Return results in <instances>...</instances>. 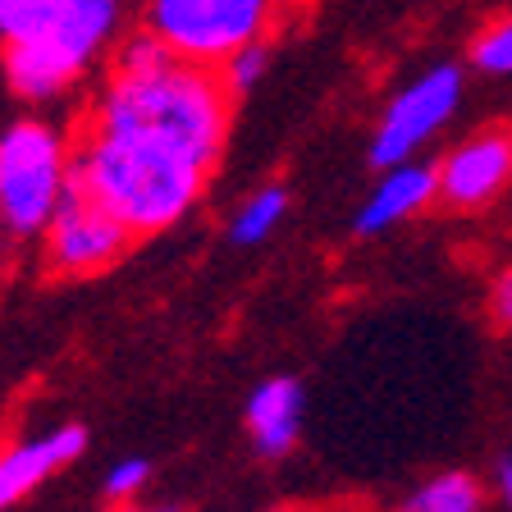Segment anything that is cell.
Masks as SVG:
<instances>
[{
    "mask_svg": "<svg viewBox=\"0 0 512 512\" xmlns=\"http://www.w3.org/2000/svg\"><path fill=\"white\" fill-rule=\"evenodd\" d=\"M234 124L220 69L192 60L115 69L74 142V183L106 202L133 238L174 229L202 202Z\"/></svg>",
    "mask_w": 512,
    "mask_h": 512,
    "instance_id": "6da1fadb",
    "label": "cell"
},
{
    "mask_svg": "<svg viewBox=\"0 0 512 512\" xmlns=\"http://www.w3.org/2000/svg\"><path fill=\"white\" fill-rule=\"evenodd\" d=\"M124 0H74L46 32L28 42H5V78L23 101H51L69 92L101 55L115 46Z\"/></svg>",
    "mask_w": 512,
    "mask_h": 512,
    "instance_id": "7a4b0ae2",
    "label": "cell"
},
{
    "mask_svg": "<svg viewBox=\"0 0 512 512\" xmlns=\"http://www.w3.org/2000/svg\"><path fill=\"white\" fill-rule=\"evenodd\" d=\"M74 183V147L46 119H14L0 133V215L10 238H37Z\"/></svg>",
    "mask_w": 512,
    "mask_h": 512,
    "instance_id": "3957f363",
    "label": "cell"
},
{
    "mask_svg": "<svg viewBox=\"0 0 512 512\" xmlns=\"http://www.w3.org/2000/svg\"><path fill=\"white\" fill-rule=\"evenodd\" d=\"M288 0H142V28L170 55L220 69L234 51L266 42Z\"/></svg>",
    "mask_w": 512,
    "mask_h": 512,
    "instance_id": "277c9868",
    "label": "cell"
},
{
    "mask_svg": "<svg viewBox=\"0 0 512 512\" xmlns=\"http://www.w3.org/2000/svg\"><path fill=\"white\" fill-rule=\"evenodd\" d=\"M462 96H467V69L453 60H439L430 69H421L416 78H407L375 119L366 160L375 170L416 160L453 124V115L462 110Z\"/></svg>",
    "mask_w": 512,
    "mask_h": 512,
    "instance_id": "5b68a950",
    "label": "cell"
},
{
    "mask_svg": "<svg viewBox=\"0 0 512 512\" xmlns=\"http://www.w3.org/2000/svg\"><path fill=\"white\" fill-rule=\"evenodd\" d=\"M42 238H46V261L60 275H101L128 252L133 229L106 202H96L87 188L69 183V192L60 197Z\"/></svg>",
    "mask_w": 512,
    "mask_h": 512,
    "instance_id": "8992f818",
    "label": "cell"
},
{
    "mask_svg": "<svg viewBox=\"0 0 512 512\" xmlns=\"http://www.w3.org/2000/svg\"><path fill=\"white\" fill-rule=\"evenodd\" d=\"M439 170V202L453 211H480L499 202L512 183V128L485 124L476 133L448 147V156L435 165Z\"/></svg>",
    "mask_w": 512,
    "mask_h": 512,
    "instance_id": "52a82bcc",
    "label": "cell"
},
{
    "mask_svg": "<svg viewBox=\"0 0 512 512\" xmlns=\"http://www.w3.org/2000/svg\"><path fill=\"white\" fill-rule=\"evenodd\" d=\"M83 448H87V426H78V421L10 444L0 453V512L23 503L37 485H46L55 471L69 467Z\"/></svg>",
    "mask_w": 512,
    "mask_h": 512,
    "instance_id": "ba28073f",
    "label": "cell"
},
{
    "mask_svg": "<svg viewBox=\"0 0 512 512\" xmlns=\"http://www.w3.org/2000/svg\"><path fill=\"white\" fill-rule=\"evenodd\" d=\"M430 202H439V170L426 160H403V165H389L375 183V192L357 206L352 215V234L357 238H375L394 224L421 215Z\"/></svg>",
    "mask_w": 512,
    "mask_h": 512,
    "instance_id": "9c48e42d",
    "label": "cell"
},
{
    "mask_svg": "<svg viewBox=\"0 0 512 512\" xmlns=\"http://www.w3.org/2000/svg\"><path fill=\"white\" fill-rule=\"evenodd\" d=\"M247 435H252L261 458H284L302 439V416H307V394L293 375H270L247 394Z\"/></svg>",
    "mask_w": 512,
    "mask_h": 512,
    "instance_id": "30bf717a",
    "label": "cell"
},
{
    "mask_svg": "<svg viewBox=\"0 0 512 512\" xmlns=\"http://www.w3.org/2000/svg\"><path fill=\"white\" fill-rule=\"evenodd\" d=\"M480 508H485V490L467 471H439V476L421 480L398 503V512H480Z\"/></svg>",
    "mask_w": 512,
    "mask_h": 512,
    "instance_id": "8fae6325",
    "label": "cell"
},
{
    "mask_svg": "<svg viewBox=\"0 0 512 512\" xmlns=\"http://www.w3.org/2000/svg\"><path fill=\"white\" fill-rule=\"evenodd\" d=\"M284 215H288V192L279 188V183L252 192V197L238 206L234 220H229V243H234V247L266 243V238L279 229V220H284Z\"/></svg>",
    "mask_w": 512,
    "mask_h": 512,
    "instance_id": "7c38bea8",
    "label": "cell"
},
{
    "mask_svg": "<svg viewBox=\"0 0 512 512\" xmlns=\"http://www.w3.org/2000/svg\"><path fill=\"white\" fill-rule=\"evenodd\" d=\"M74 0H0V42H28L46 32Z\"/></svg>",
    "mask_w": 512,
    "mask_h": 512,
    "instance_id": "4fadbf2b",
    "label": "cell"
},
{
    "mask_svg": "<svg viewBox=\"0 0 512 512\" xmlns=\"http://www.w3.org/2000/svg\"><path fill=\"white\" fill-rule=\"evenodd\" d=\"M467 60L480 78H512V14L490 19L471 37Z\"/></svg>",
    "mask_w": 512,
    "mask_h": 512,
    "instance_id": "5bb4252c",
    "label": "cell"
},
{
    "mask_svg": "<svg viewBox=\"0 0 512 512\" xmlns=\"http://www.w3.org/2000/svg\"><path fill=\"white\" fill-rule=\"evenodd\" d=\"M266 69H270V46L266 42H252V46H243V51H234L229 60L220 64V78L229 83V92H252L261 78H266Z\"/></svg>",
    "mask_w": 512,
    "mask_h": 512,
    "instance_id": "9a60e30c",
    "label": "cell"
},
{
    "mask_svg": "<svg viewBox=\"0 0 512 512\" xmlns=\"http://www.w3.org/2000/svg\"><path fill=\"white\" fill-rule=\"evenodd\" d=\"M147 480H151V462L147 458H124V462H115V467L106 471V485H101V490H106L110 503H128L142 485H147Z\"/></svg>",
    "mask_w": 512,
    "mask_h": 512,
    "instance_id": "2e32d148",
    "label": "cell"
},
{
    "mask_svg": "<svg viewBox=\"0 0 512 512\" xmlns=\"http://www.w3.org/2000/svg\"><path fill=\"white\" fill-rule=\"evenodd\" d=\"M490 316L499 330H512V270H503L490 288Z\"/></svg>",
    "mask_w": 512,
    "mask_h": 512,
    "instance_id": "e0dca14e",
    "label": "cell"
},
{
    "mask_svg": "<svg viewBox=\"0 0 512 512\" xmlns=\"http://www.w3.org/2000/svg\"><path fill=\"white\" fill-rule=\"evenodd\" d=\"M494 485H499V499L512 508V458H499V471H494Z\"/></svg>",
    "mask_w": 512,
    "mask_h": 512,
    "instance_id": "ac0fdd59",
    "label": "cell"
},
{
    "mask_svg": "<svg viewBox=\"0 0 512 512\" xmlns=\"http://www.w3.org/2000/svg\"><path fill=\"white\" fill-rule=\"evenodd\" d=\"M110 512H174V508H128V503H115Z\"/></svg>",
    "mask_w": 512,
    "mask_h": 512,
    "instance_id": "d6986e66",
    "label": "cell"
},
{
    "mask_svg": "<svg viewBox=\"0 0 512 512\" xmlns=\"http://www.w3.org/2000/svg\"><path fill=\"white\" fill-rule=\"evenodd\" d=\"M5 238H10V229H5V215H0V256H5Z\"/></svg>",
    "mask_w": 512,
    "mask_h": 512,
    "instance_id": "ffe728a7",
    "label": "cell"
}]
</instances>
